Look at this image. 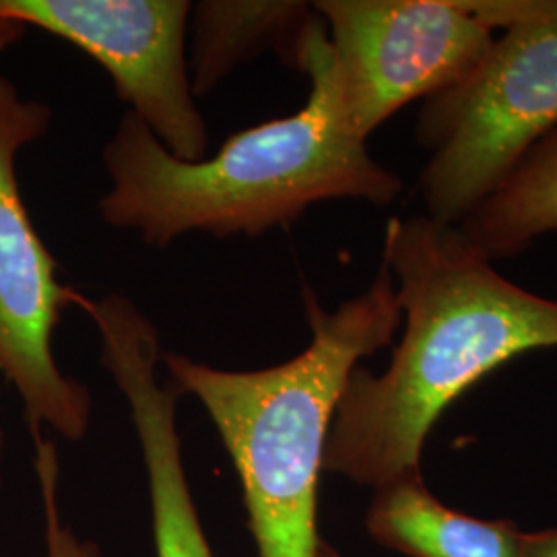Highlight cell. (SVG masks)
<instances>
[{"mask_svg":"<svg viewBox=\"0 0 557 557\" xmlns=\"http://www.w3.org/2000/svg\"><path fill=\"white\" fill-rule=\"evenodd\" d=\"M382 264L397 278L405 333L384 374L356 368L338 398L324 471L380 490L421 475L446 407L498 366L557 347V299L502 277L457 225L393 218Z\"/></svg>","mask_w":557,"mask_h":557,"instance_id":"6da1fadb","label":"cell"},{"mask_svg":"<svg viewBox=\"0 0 557 557\" xmlns=\"http://www.w3.org/2000/svg\"><path fill=\"white\" fill-rule=\"evenodd\" d=\"M287 64L310 79V96L298 112L244 128L199 161L174 158L126 110L101 153L112 182L100 199L103 221L165 248L190 232L259 238L294 225L322 200L388 207L403 182L338 119L329 81V34L317 11L301 27Z\"/></svg>","mask_w":557,"mask_h":557,"instance_id":"7a4b0ae2","label":"cell"},{"mask_svg":"<svg viewBox=\"0 0 557 557\" xmlns=\"http://www.w3.org/2000/svg\"><path fill=\"white\" fill-rule=\"evenodd\" d=\"M304 312L310 345L278 366L238 372L161 354L170 384L199 400L236 467L259 557H320V473L338 398L359 359L391 345L403 322L384 264L333 312L304 287Z\"/></svg>","mask_w":557,"mask_h":557,"instance_id":"3957f363","label":"cell"},{"mask_svg":"<svg viewBox=\"0 0 557 557\" xmlns=\"http://www.w3.org/2000/svg\"><path fill=\"white\" fill-rule=\"evenodd\" d=\"M490 29L504 27L478 66L428 98L418 139L430 220L457 225L557 131V11L552 0H460Z\"/></svg>","mask_w":557,"mask_h":557,"instance_id":"277c9868","label":"cell"},{"mask_svg":"<svg viewBox=\"0 0 557 557\" xmlns=\"http://www.w3.org/2000/svg\"><path fill=\"white\" fill-rule=\"evenodd\" d=\"M50 122V106L25 100L0 75V374L20 395L34 438L50 428L81 442L94 418V395L60 370L52 349L62 310L77 304L79 292L60 283L59 262L36 232L17 180V156Z\"/></svg>","mask_w":557,"mask_h":557,"instance_id":"5b68a950","label":"cell"},{"mask_svg":"<svg viewBox=\"0 0 557 557\" xmlns=\"http://www.w3.org/2000/svg\"><path fill=\"white\" fill-rule=\"evenodd\" d=\"M329 81L345 131L366 140L403 106L465 79L492 29L460 0H319Z\"/></svg>","mask_w":557,"mask_h":557,"instance_id":"8992f818","label":"cell"},{"mask_svg":"<svg viewBox=\"0 0 557 557\" xmlns=\"http://www.w3.org/2000/svg\"><path fill=\"white\" fill-rule=\"evenodd\" d=\"M188 0H0V17L77 46L178 160L207 158L209 128L188 71Z\"/></svg>","mask_w":557,"mask_h":557,"instance_id":"52a82bcc","label":"cell"},{"mask_svg":"<svg viewBox=\"0 0 557 557\" xmlns=\"http://www.w3.org/2000/svg\"><path fill=\"white\" fill-rule=\"evenodd\" d=\"M81 310L101 338V366L128 403L147 471L156 557H215L200 522L184 471L178 434V388L161 384L160 331L156 322L120 294L89 299Z\"/></svg>","mask_w":557,"mask_h":557,"instance_id":"ba28073f","label":"cell"},{"mask_svg":"<svg viewBox=\"0 0 557 557\" xmlns=\"http://www.w3.org/2000/svg\"><path fill=\"white\" fill-rule=\"evenodd\" d=\"M368 533L409 557H520L522 533L512 520H481L450 510L421 475L376 490Z\"/></svg>","mask_w":557,"mask_h":557,"instance_id":"9c48e42d","label":"cell"},{"mask_svg":"<svg viewBox=\"0 0 557 557\" xmlns=\"http://www.w3.org/2000/svg\"><path fill=\"white\" fill-rule=\"evenodd\" d=\"M314 7L294 0H202L188 21V71L195 98L211 94L239 64L275 50L289 60Z\"/></svg>","mask_w":557,"mask_h":557,"instance_id":"30bf717a","label":"cell"},{"mask_svg":"<svg viewBox=\"0 0 557 557\" xmlns=\"http://www.w3.org/2000/svg\"><path fill=\"white\" fill-rule=\"evenodd\" d=\"M557 230V131L522 160L512 176L462 221L460 232L487 259L515 257Z\"/></svg>","mask_w":557,"mask_h":557,"instance_id":"8fae6325","label":"cell"},{"mask_svg":"<svg viewBox=\"0 0 557 557\" xmlns=\"http://www.w3.org/2000/svg\"><path fill=\"white\" fill-rule=\"evenodd\" d=\"M36 444V475L40 483L44 510V557H101L96 541L83 539L64 522L60 510V467L57 450L50 442L34 438Z\"/></svg>","mask_w":557,"mask_h":557,"instance_id":"7c38bea8","label":"cell"},{"mask_svg":"<svg viewBox=\"0 0 557 557\" xmlns=\"http://www.w3.org/2000/svg\"><path fill=\"white\" fill-rule=\"evenodd\" d=\"M520 557H557V531L522 535Z\"/></svg>","mask_w":557,"mask_h":557,"instance_id":"4fadbf2b","label":"cell"},{"mask_svg":"<svg viewBox=\"0 0 557 557\" xmlns=\"http://www.w3.org/2000/svg\"><path fill=\"white\" fill-rule=\"evenodd\" d=\"M25 32H27V27L17 23V21L0 17V52H4L7 48H11L17 41L23 40Z\"/></svg>","mask_w":557,"mask_h":557,"instance_id":"5bb4252c","label":"cell"},{"mask_svg":"<svg viewBox=\"0 0 557 557\" xmlns=\"http://www.w3.org/2000/svg\"><path fill=\"white\" fill-rule=\"evenodd\" d=\"M4 448H7V436H4V428H2V419H0V485H2V465H4Z\"/></svg>","mask_w":557,"mask_h":557,"instance_id":"9a60e30c","label":"cell"},{"mask_svg":"<svg viewBox=\"0 0 557 557\" xmlns=\"http://www.w3.org/2000/svg\"><path fill=\"white\" fill-rule=\"evenodd\" d=\"M320 557H343L338 554L337 549L333 545H329L326 541H322V547H320Z\"/></svg>","mask_w":557,"mask_h":557,"instance_id":"2e32d148","label":"cell"}]
</instances>
